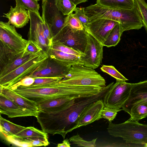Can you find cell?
I'll list each match as a JSON object with an SVG mask.
<instances>
[{
  "instance_id": "cell-23",
  "label": "cell",
  "mask_w": 147,
  "mask_h": 147,
  "mask_svg": "<svg viewBox=\"0 0 147 147\" xmlns=\"http://www.w3.org/2000/svg\"><path fill=\"white\" fill-rule=\"evenodd\" d=\"M26 127L14 123L0 116V131L3 137L16 135Z\"/></svg>"
},
{
  "instance_id": "cell-26",
  "label": "cell",
  "mask_w": 147,
  "mask_h": 147,
  "mask_svg": "<svg viewBox=\"0 0 147 147\" xmlns=\"http://www.w3.org/2000/svg\"><path fill=\"white\" fill-rule=\"evenodd\" d=\"M129 120L138 121L147 117V102L139 104L132 108L129 114Z\"/></svg>"
},
{
  "instance_id": "cell-16",
  "label": "cell",
  "mask_w": 147,
  "mask_h": 147,
  "mask_svg": "<svg viewBox=\"0 0 147 147\" xmlns=\"http://www.w3.org/2000/svg\"><path fill=\"white\" fill-rule=\"evenodd\" d=\"M0 113L8 117L38 116V113L23 108L2 94H0Z\"/></svg>"
},
{
  "instance_id": "cell-36",
  "label": "cell",
  "mask_w": 147,
  "mask_h": 147,
  "mask_svg": "<svg viewBox=\"0 0 147 147\" xmlns=\"http://www.w3.org/2000/svg\"><path fill=\"white\" fill-rule=\"evenodd\" d=\"M3 138L9 142L18 146L33 147L31 144L25 142L24 138L16 135L5 136Z\"/></svg>"
},
{
  "instance_id": "cell-45",
  "label": "cell",
  "mask_w": 147,
  "mask_h": 147,
  "mask_svg": "<svg viewBox=\"0 0 147 147\" xmlns=\"http://www.w3.org/2000/svg\"><path fill=\"white\" fill-rule=\"evenodd\" d=\"M144 145V147H147V143H145Z\"/></svg>"
},
{
  "instance_id": "cell-8",
  "label": "cell",
  "mask_w": 147,
  "mask_h": 147,
  "mask_svg": "<svg viewBox=\"0 0 147 147\" xmlns=\"http://www.w3.org/2000/svg\"><path fill=\"white\" fill-rule=\"evenodd\" d=\"M42 17L48 26L53 39L65 26V17L56 6L55 0H42Z\"/></svg>"
},
{
  "instance_id": "cell-24",
  "label": "cell",
  "mask_w": 147,
  "mask_h": 147,
  "mask_svg": "<svg viewBox=\"0 0 147 147\" xmlns=\"http://www.w3.org/2000/svg\"><path fill=\"white\" fill-rule=\"evenodd\" d=\"M96 3L113 8L131 9L136 6L134 0H97Z\"/></svg>"
},
{
  "instance_id": "cell-43",
  "label": "cell",
  "mask_w": 147,
  "mask_h": 147,
  "mask_svg": "<svg viewBox=\"0 0 147 147\" xmlns=\"http://www.w3.org/2000/svg\"><path fill=\"white\" fill-rule=\"evenodd\" d=\"M69 140L68 138L64 140L62 143L58 144L57 147H70V144Z\"/></svg>"
},
{
  "instance_id": "cell-38",
  "label": "cell",
  "mask_w": 147,
  "mask_h": 147,
  "mask_svg": "<svg viewBox=\"0 0 147 147\" xmlns=\"http://www.w3.org/2000/svg\"><path fill=\"white\" fill-rule=\"evenodd\" d=\"M122 109H117L105 106L101 112V118H104L111 122L115 117L117 113Z\"/></svg>"
},
{
  "instance_id": "cell-12",
  "label": "cell",
  "mask_w": 147,
  "mask_h": 147,
  "mask_svg": "<svg viewBox=\"0 0 147 147\" xmlns=\"http://www.w3.org/2000/svg\"><path fill=\"white\" fill-rule=\"evenodd\" d=\"M103 45L88 32V42L84 54L80 57L83 65L94 69L100 64Z\"/></svg>"
},
{
  "instance_id": "cell-27",
  "label": "cell",
  "mask_w": 147,
  "mask_h": 147,
  "mask_svg": "<svg viewBox=\"0 0 147 147\" xmlns=\"http://www.w3.org/2000/svg\"><path fill=\"white\" fill-rule=\"evenodd\" d=\"M18 53L0 43V69L2 68Z\"/></svg>"
},
{
  "instance_id": "cell-5",
  "label": "cell",
  "mask_w": 147,
  "mask_h": 147,
  "mask_svg": "<svg viewBox=\"0 0 147 147\" xmlns=\"http://www.w3.org/2000/svg\"><path fill=\"white\" fill-rule=\"evenodd\" d=\"M60 81L67 86H94L103 88L106 86L105 79L94 69L83 65L71 66L68 73Z\"/></svg>"
},
{
  "instance_id": "cell-22",
  "label": "cell",
  "mask_w": 147,
  "mask_h": 147,
  "mask_svg": "<svg viewBox=\"0 0 147 147\" xmlns=\"http://www.w3.org/2000/svg\"><path fill=\"white\" fill-rule=\"evenodd\" d=\"M49 56L71 66L77 65H83L80 57L58 50L49 48L47 52Z\"/></svg>"
},
{
  "instance_id": "cell-29",
  "label": "cell",
  "mask_w": 147,
  "mask_h": 147,
  "mask_svg": "<svg viewBox=\"0 0 147 147\" xmlns=\"http://www.w3.org/2000/svg\"><path fill=\"white\" fill-rule=\"evenodd\" d=\"M55 2L57 7L64 16L73 13L76 7L69 0H55Z\"/></svg>"
},
{
  "instance_id": "cell-6",
  "label": "cell",
  "mask_w": 147,
  "mask_h": 147,
  "mask_svg": "<svg viewBox=\"0 0 147 147\" xmlns=\"http://www.w3.org/2000/svg\"><path fill=\"white\" fill-rule=\"evenodd\" d=\"M48 57L47 53L41 51L13 70L0 77V85L5 88H11L32 73Z\"/></svg>"
},
{
  "instance_id": "cell-42",
  "label": "cell",
  "mask_w": 147,
  "mask_h": 147,
  "mask_svg": "<svg viewBox=\"0 0 147 147\" xmlns=\"http://www.w3.org/2000/svg\"><path fill=\"white\" fill-rule=\"evenodd\" d=\"M34 81V78L29 76H26L13 85L10 88H14L20 86H29L33 84Z\"/></svg>"
},
{
  "instance_id": "cell-18",
  "label": "cell",
  "mask_w": 147,
  "mask_h": 147,
  "mask_svg": "<svg viewBox=\"0 0 147 147\" xmlns=\"http://www.w3.org/2000/svg\"><path fill=\"white\" fill-rule=\"evenodd\" d=\"M3 14L2 17L7 18L8 22L17 28L24 27L30 20L28 10L17 5L14 7L11 6L9 11Z\"/></svg>"
},
{
  "instance_id": "cell-30",
  "label": "cell",
  "mask_w": 147,
  "mask_h": 147,
  "mask_svg": "<svg viewBox=\"0 0 147 147\" xmlns=\"http://www.w3.org/2000/svg\"><path fill=\"white\" fill-rule=\"evenodd\" d=\"M141 18L143 26L147 32V3L144 0H134Z\"/></svg>"
},
{
  "instance_id": "cell-34",
  "label": "cell",
  "mask_w": 147,
  "mask_h": 147,
  "mask_svg": "<svg viewBox=\"0 0 147 147\" xmlns=\"http://www.w3.org/2000/svg\"><path fill=\"white\" fill-rule=\"evenodd\" d=\"M64 77H38L34 78L35 81L30 86H38L47 85L57 82L63 79Z\"/></svg>"
},
{
  "instance_id": "cell-17",
  "label": "cell",
  "mask_w": 147,
  "mask_h": 147,
  "mask_svg": "<svg viewBox=\"0 0 147 147\" xmlns=\"http://www.w3.org/2000/svg\"><path fill=\"white\" fill-rule=\"evenodd\" d=\"M104 106L102 99L98 100L91 104L79 117L76 125L67 131L66 134L75 129L86 125L101 119L100 113Z\"/></svg>"
},
{
  "instance_id": "cell-15",
  "label": "cell",
  "mask_w": 147,
  "mask_h": 147,
  "mask_svg": "<svg viewBox=\"0 0 147 147\" xmlns=\"http://www.w3.org/2000/svg\"><path fill=\"white\" fill-rule=\"evenodd\" d=\"M147 102V80L132 84L129 95L123 105L122 110L129 114L132 107Z\"/></svg>"
},
{
  "instance_id": "cell-44",
  "label": "cell",
  "mask_w": 147,
  "mask_h": 147,
  "mask_svg": "<svg viewBox=\"0 0 147 147\" xmlns=\"http://www.w3.org/2000/svg\"><path fill=\"white\" fill-rule=\"evenodd\" d=\"M74 5H76L80 3L87 2L88 0H69Z\"/></svg>"
},
{
  "instance_id": "cell-31",
  "label": "cell",
  "mask_w": 147,
  "mask_h": 147,
  "mask_svg": "<svg viewBox=\"0 0 147 147\" xmlns=\"http://www.w3.org/2000/svg\"><path fill=\"white\" fill-rule=\"evenodd\" d=\"M65 25H67L71 29L75 30H82L84 29L81 22L73 14L71 13L65 17Z\"/></svg>"
},
{
  "instance_id": "cell-28",
  "label": "cell",
  "mask_w": 147,
  "mask_h": 147,
  "mask_svg": "<svg viewBox=\"0 0 147 147\" xmlns=\"http://www.w3.org/2000/svg\"><path fill=\"white\" fill-rule=\"evenodd\" d=\"M16 135L23 138L34 137L48 138L47 133L32 126L26 127Z\"/></svg>"
},
{
  "instance_id": "cell-2",
  "label": "cell",
  "mask_w": 147,
  "mask_h": 147,
  "mask_svg": "<svg viewBox=\"0 0 147 147\" xmlns=\"http://www.w3.org/2000/svg\"><path fill=\"white\" fill-rule=\"evenodd\" d=\"M60 81L44 86H20L10 88L38 104L61 96L87 97L93 95L92 86L65 85L61 83Z\"/></svg>"
},
{
  "instance_id": "cell-4",
  "label": "cell",
  "mask_w": 147,
  "mask_h": 147,
  "mask_svg": "<svg viewBox=\"0 0 147 147\" xmlns=\"http://www.w3.org/2000/svg\"><path fill=\"white\" fill-rule=\"evenodd\" d=\"M107 129L112 136L121 138L126 143L144 144L147 143V124L129 119L119 124L109 122Z\"/></svg>"
},
{
  "instance_id": "cell-21",
  "label": "cell",
  "mask_w": 147,
  "mask_h": 147,
  "mask_svg": "<svg viewBox=\"0 0 147 147\" xmlns=\"http://www.w3.org/2000/svg\"><path fill=\"white\" fill-rule=\"evenodd\" d=\"M76 97L63 96L55 98L38 104L39 111H52L60 109L67 105Z\"/></svg>"
},
{
  "instance_id": "cell-10",
  "label": "cell",
  "mask_w": 147,
  "mask_h": 147,
  "mask_svg": "<svg viewBox=\"0 0 147 147\" xmlns=\"http://www.w3.org/2000/svg\"><path fill=\"white\" fill-rule=\"evenodd\" d=\"M132 84L116 80L103 98L105 106L120 109L127 98Z\"/></svg>"
},
{
  "instance_id": "cell-11",
  "label": "cell",
  "mask_w": 147,
  "mask_h": 147,
  "mask_svg": "<svg viewBox=\"0 0 147 147\" xmlns=\"http://www.w3.org/2000/svg\"><path fill=\"white\" fill-rule=\"evenodd\" d=\"M71 67L48 56L42 64L28 76L33 78L44 77H64L68 73Z\"/></svg>"
},
{
  "instance_id": "cell-14",
  "label": "cell",
  "mask_w": 147,
  "mask_h": 147,
  "mask_svg": "<svg viewBox=\"0 0 147 147\" xmlns=\"http://www.w3.org/2000/svg\"><path fill=\"white\" fill-rule=\"evenodd\" d=\"M119 23L104 19H99L89 22L85 29L103 45L109 33Z\"/></svg>"
},
{
  "instance_id": "cell-7",
  "label": "cell",
  "mask_w": 147,
  "mask_h": 147,
  "mask_svg": "<svg viewBox=\"0 0 147 147\" xmlns=\"http://www.w3.org/2000/svg\"><path fill=\"white\" fill-rule=\"evenodd\" d=\"M59 42L80 53L84 52L88 42V32L84 29L74 30L67 25L53 38V42Z\"/></svg>"
},
{
  "instance_id": "cell-3",
  "label": "cell",
  "mask_w": 147,
  "mask_h": 147,
  "mask_svg": "<svg viewBox=\"0 0 147 147\" xmlns=\"http://www.w3.org/2000/svg\"><path fill=\"white\" fill-rule=\"evenodd\" d=\"M85 13L89 22L99 19H104L119 23L123 32L136 29L141 22V18L136 7L132 9L113 8L96 3L88 6Z\"/></svg>"
},
{
  "instance_id": "cell-1",
  "label": "cell",
  "mask_w": 147,
  "mask_h": 147,
  "mask_svg": "<svg viewBox=\"0 0 147 147\" xmlns=\"http://www.w3.org/2000/svg\"><path fill=\"white\" fill-rule=\"evenodd\" d=\"M113 84L114 82L111 83L94 95L74 99L59 110L40 111L36 117L42 130L53 135L60 134L64 139L67 131L76 125L79 117L88 107L97 100L103 98Z\"/></svg>"
},
{
  "instance_id": "cell-9",
  "label": "cell",
  "mask_w": 147,
  "mask_h": 147,
  "mask_svg": "<svg viewBox=\"0 0 147 147\" xmlns=\"http://www.w3.org/2000/svg\"><path fill=\"white\" fill-rule=\"evenodd\" d=\"M28 40L23 38L8 22H0V43L18 53L25 49Z\"/></svg>"
},
{
  "instance_id": "cell-33",
  "label": "cell",
  "mask_w": 147,
  "mask_h": 147,
  "mask_svg": "<svg viewBox=\"0 0 147 147\" xmlns=\"http://www.w3.org/2000/svg\"><path fill=\"white\" fill-rule=\"evenodd\" d=\"M16 5L28 10L38 11L40 5L37 0H15Z\"/></svg>"
},
{
  "instance_id": "cell-40",
  "label": "cell",
  "mask_w": 147,
  "mask_h": 147,
  "mask_svg": "<svg viewBox=\"0 0 147 147\" xmlns=\"http://www.w3.org/2000/svg\"><path fill=\"white\" fill-rule=\"evenodd\" d=\"M85 8L76 7L73 14L81 22L84 29L89 23V18L85 11Z\"/></svg>"
},
{
  "instance_id": "cell-32",
  "label": "cell",
  "mask_w": 147,
  "mask_h": 147,
  "mask_svg": "<svg viewBox=\"0 0 147 147\" xmlns=\"http://www.w3.org/2000/svg\"><path fill=\"white\" fill-rule=\"evenodd\" d=\"M97 138L93 139L90 141H87L83 139L78 134L69 138V140L73 144L80 146L86 147H95L96 142Z\"/></svg>"
},
{
  "instance_id": "cell-20",
  "label": "cell",
  "mask_w": 147,
  "mask_h": 147,
  "mask_svg": "<svg viewBox=\"0 0 147 147\" xmlns=\"http://www.w3.org/2000/svg\"><path fill=\"white\" fill-rule=\"evenodd\" d=\"M38 53H31L26 51L25 50L18 53L2 68L0 69V77L13 70Z\"/></svg>"
},
{
  "instance_id": "cell-35",
  "label": "cell",
  "mask_w": 147,
  "mask_h": 147,
  "mask_svg": "<svg viewBox=\"0 0 147 147\" xmlns=\"http://www.w3.org/2000/svg\"><path fill=\"white\" fill-rule=\"evenodd\" d=\"M100 69L102 71L115 78L116 80L125 81L128 80L113 66L104 65L101 67Z\"/></svg>"
},
{
  "instance_id": "cell-41",
  "label": "cell",
  "mask_w": 147,
  "mask_h": 147,
  "mask_svg": "<svg viewBox=\"0 0 147 147\" xmlns=\"http://www.w3.org/2000/svg\"><path fill=\"white\" fill-rule=\"evenodd\" d=\"M25 50L28 52L33 54H38L43 51L38 45L31 40H28V43Z\"/></svg>"
},
{
  "instance_id": "cell-39",
  "label": "cell",
  "mask_w": 147,
  "mask_h": 147,
  "mask_svg": "<svg viewBox=\"0 0 147 147\" xmlns=\"http://www.w3.org/2000/svg\"><path fill=\"white\" fill-rule=\"evenodd\" d=\"M50 48L66 52L81 57L82 55L78 51L59 42L54 41Z\"/></svg>"
},
{
  "instance_id": "cell-19",
  "label": "cell",
  "mask_w": 147,
  "mask_h": 147,
  "mask_svg": "<svg viewBox=\"0 0 147 147\" xmlns=\"http://www.w3.org/2000/svg\"><path fill=\"white\" fill-rule=\"evenodd\" d=\"M1 94L23 108L38 113L40 111L36 102L21 96L11 88L3 87Z\"/></svg>"
},
{
  "instance_id": "cell-37",
  "label": "cell",
  "mask_w": 147,
  "mask_h": 147,
  "mask_svg": "<svg viewBox=\"0 0 147 147\" xmlns=\"http://www.w3.org/2000/svg\"><path fill=\"white\" fill-rule=\"evenodd\" d=\"M24 139L26 142L31 144L33 147L45 146L49 144L48 138L34 137L24 138Z\"/></svg>"
},
{
  "instance_id": "cell-13",
  "label": "cell",
  "mask_w": 147,
  "mask_h": 147,
  "mask_svg": "<svg viewBox=\"0 0 147 147\" xmlns=\"http://www.w3.org/2000/svg\"><path fill=\"white\" fill-rule=\"evenodd\" d=\"M28 12L30 16V27L28 40L33 41L38 45L43 51L47 53L50 47L43 36V20L38 11L28 10Z\"/></svg>"
},
{
  "instance_id": "cell-46",
  "label": "cell",
  "mask_w": 147,
  "mask_h": 147,
  "mask_svg": "<svg viewBox=\"0 0 147 147\" xmlns=\"http://www.w3.org/2000/svg\"><path fill=\"white\" fill-rule=\"evenodd\" d=\"M38 1H40V0H37Z\"/></svg>"
},
{
  "instance_id": "cell-25",
  "label": "cell",
  "mask_w": 147,
  "mask_h": 147,
  "mask_svg": "<svg viewBox=\"0 0 147 147\" xmlns=\"http://www.w3.org/2000/svg\"><path fill=\"white\" fill-rule=\"evenodd\" d=\"M123 32L119 23L111 31L104 42L103 46L108 47L116 46L119 42Z\"/></svg>"
}]
</instances>
